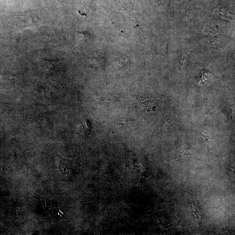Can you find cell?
<instances>
[{
	"mask_svg": "<svg viewBox=\"0 0 235 235\" xmlns=\"http://www.w3.org/2000/svg\"><path fill=\"white\" fill-rule=\"evenodd\" d=\"M57 166L58 172L62 176L70 178L74 175L75 166L72 160L57 155Z\"/></svg>",
	"mask_w": 235,
	"mask_h": 235,
	"instance_id": "1",
	"label": "cell"
},
{
	"mask_svg": "<svg viewBox=\"0 0 235 235\" xmlns=\"http://www.w3.org/2000/svg\"><path fill=\"white\" fill-rule=\"evenodd\" d=\"M43 200H42V202L44 204L45 206H43V207H45L46 209V212H48L50 215H55V214L59 215V213L61 212L60 210V208L58 206H57L56 204L54 202H51V200H49L47 198L46 199H44L43 197H42Z\"/></svg>",
	"mask_w": 235,
	"mask_h": 235,
	"instance_id": "2",
	"label": "cell"
},
{
	"mask_svg": "<svg viewBox=\"0 0 235 235\" xmlns=\"http://www.w3.org/2000/svg\"><path fill=\"white\" fill-rule=\"evenodd\" d=\"M81 131H82V133L87 134V133L90 131V128L88 127V125L87 122L85 123L82 124L80 125Z\"/></svg>",
	"mask_w": 235,
	"mask_h": 235,
	"instance_id": "3",
	"label": "cell"
}]
</instances>
